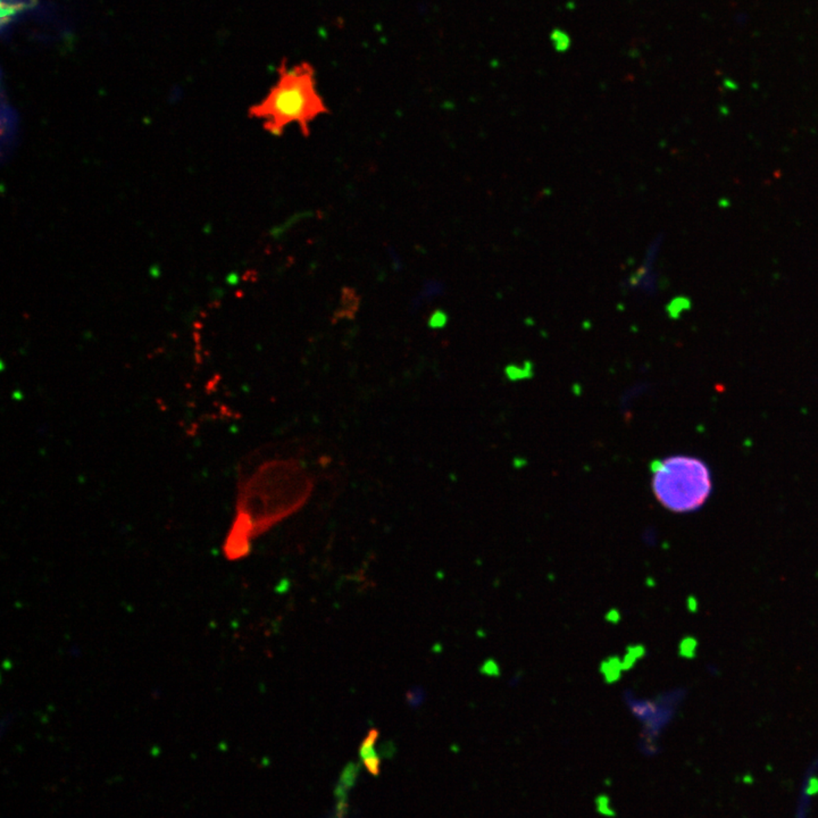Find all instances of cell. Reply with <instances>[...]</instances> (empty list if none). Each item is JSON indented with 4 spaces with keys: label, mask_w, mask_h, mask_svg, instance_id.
<instances>
[{
    "label": "cell",
    "mask_w": 818,
    "mask_h": 818,
    "mask_svg": "<svg viewBox=\"0 0 818 818\" xmlns=\"http://www.w3.org/2000/svg\"><path fill=\"white\" fill-rule=\"evenodd\" d=\"M327 112L315 67L309 62L286 60L280 64L274 85L250 110L271 135H282L288 126H297L304 137L311 135L312 123Z\"/></svg>",
    "instance_id": "1"
},
{
    "label": "cell",
    "mask_w": 818,
    "mask_h": 818,
    "mask_svg": "<svg viewBox=\"0 0 818 818\" xmlns=\"http://www.w3.org/2000/svg\"><path fill=\"white\" fill-rule=\"evenodd\" d=\"M445 315H442L441 313H436L433 315L432 318H431V325L433 327H439V326L445 323Z\"/></svg>",
    "instance_id": "5"
},
{
    "label": "cell",
    "mask_w": 818,
    "mask_h": 818,
    "mask_svg": "<svg viewBox=\"0 0 818 818\" xmlns=\"http://www.w3.org/2000/svg\"><path fill=\"white\" fill-rule=\"evenodd\" d=\"M358 772H359V768L356 764H349L345 768V771L342 773L341 778L339 781L338 787H336V800H338V808L336 809H338L340 815L345 812L347 794L351 787H354Z\"/></svg>",
    "instance_id": "4"
},
{
    "label": "cell",
    "mask_w": 818,
    "mask_h": 818,
    "mask_svg": "<svg viewBox=\"0 0 818 818\" xmlns=\"http://www.w3.org/2000/svg\"><path fill=\"white\" fill-rule=\"evenodd\" d=\"M377 738H379V731L372 728L367 733L366 738L364 739L361 748H359L361 762L366 767L367 771L373 775H379L380 767H381V757L375 750Z\"/></svg>",
    "instance_id": "3"
},
{
    "label": "cell",
    "mask_w": 818,
    "mask_h": 818,
    "mask_svg": "<svg viewBox=\"0 0 818 818\" xmlns=\"http://www.w3.org/2000/svg\"><path fill=\"white\" fill-rule=\"evenodd\" d=\"M651 470L654 493L668 511H697L712 493V474L698 458L673 456L652 463Z\"/></svg>",
    "instance_id": "2"
}]
</instances>
